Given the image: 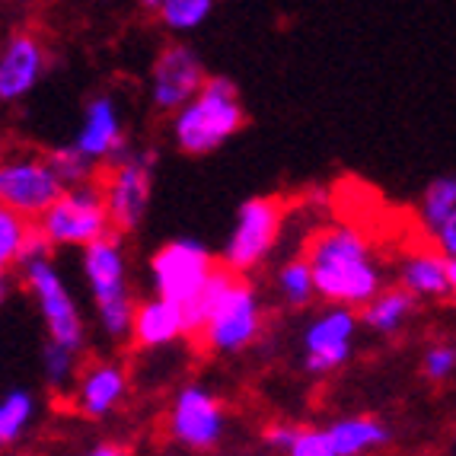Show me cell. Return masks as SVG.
Masks as SVG:
<instances>
[{"label": "cell", "mask_w": 456, "mask_h": 456, "mask_svg": "<svg viewBox=\"0 0 456 456\" xmlns=\"http://www.w3.org/2000/svg\"><path fill=\"white\" fill-rule=\"evenodd\" d=\"M306 259L316 278V294L326 304L364 310L383 290V268L373 259L367 236L351 224H332L313 236Z\"/></svg>", "instance_id": "cell-1"}, {"label": "cell", "mask_w": 456, "mask_h": 456, "mask_svg": "<svg viewBox=\"0 0 456 456\" xmlns=\"http://www.w3.org/2000/svg\"><path fill=\"white\" fill-rule=\"evenodd\" d=\"M189 316L191 329L205 335L208 348L217 354H236L249 348L262 332L259 294L227 265L211 274L208 288L189 306Z\"/></svg>", "instance_id": "cell-2"}, {"label": "cell", "mask_w": 456, "mask_h": 456, "mask_svg": "<svg viewBox=\"0 0 456 456\" xmlns=\"http://www.w3.org/2000/svg\"><path fill=\"white\" fill-rule=\"evenodd\" d=\"M240 93L227 77H208L201 93L173 115V141L189 157L221 151L243 128Z\"/></svg>", "instance_id": "cell-3"}, {"label": "cell", "mask_w": 456, "mask_h": 456, "mask_svg": "<svg viewBox=\"0 0 456 456\" xmlns=\"http://www.w3.org/2000/svg\"><path fill=\"white\" fill-rule=\"evenodd\" d=\"M84 281L90 288L96 306L99 329L106 338L122 342L134 326V297H131L128 256H125L118 236H102L84 249Z\"/></svg>", "instance_id": "cell-4"}, {"label": "cell", "mask_w": 456, "mask_h": 456, "mask_svg": "<svg viewBox=\"0 0 456 456\" xmlns=\"http://www.w3.org/2000/svg\"><path fill=\"white\" fill-rule=\"evenodd\" d=\"M54 249H86L90 243L112 233V214L106 205V189L96 183L64 189V195L38 217Z\"/></svg>", "instance_id": "cell-5"}, {"label": "cell", "mask_w": 456, "mask_h": 456, "mask_svg": "<svg viewBox=\"0 0 456 456\" xmlns=\"http://www.w3.org/2000/svg\"><path fill=\"white\" fill-rule=\"evenodd\" d=\"M23 272L26 290L36 300V310L45 322V332L52 342H61L68 348H84L86 342V326L84 316H80V306H77L74 294L64 284V274L58 272V265L52 262V256L45 259H29L20 265Z\"/></svg>", "instance_id": "cell-6"}, {"label": "cell", "mask_w": 456, "mask_h": 456, "mask_svg": "<svg viewBox=\"0 0 456 456\" xmlns=\"http://www.w3.org/2000/svg\"><path fill=\"white\" fill-rule=\"evenodd\" d=\"M217 272L214 256L198 240H169L167 246L153 252L151 259V284L153 294L191 306L198 294L208 288L211 274Z\"/></svg>", "instance_id": "cell-7"}, {"label": "cell", "mask_w": 456, "mask_h": 456, "mask_svg": "<svg viewBox=\"0 0 456 456\" xmlns=\"http://www.w3.org/2000/svg\"><path fill=\"white\" fill-rule=\"evenodd\" d=\"M281 233V201L278 198H249L236 211L233 230L224 243V265L230 272H252L272 256Z\"/></svg>", "instance_id": "cell-8"}, {"label": "cell", "mask_w": 456, "mask_h": 456, "mask_svg": "<svg viewBox=\"0 0 456 456\" xmlns=\"http://www.w3.org/2000/svg\"><path fill=\"white\" fill-rule=\"evenodd\" d=\"M64 195V183L52 169L48 157L20 153L0 167V201L23 217H42Z\"/></svg>", "instance_id": "cell-9"}, {"label": "cell", "mask_w": 456, "mask_h": 456, "mask_svg": "<svg viewBox=\"0 0 456 456\" xmlns=\"http://www.w3.org/2000/svg\"><path fill=\"white\" fill-rule=\"evenodd\" d=\"M102 189H106V205L112 214L115 233H134L144 224L153 198V153L131 151L122 163L109 169Z\"/></svg>", "instance_id": "cell-10"}, {"label": "cell", "mask_w": 456, "mask_h": 456, "mask_svg": "<svg viewBox=\"0 0 456 456\" xmlns=\"http://www.w3.org/2000/svg\"><path fill=\"white\" fill-rule=\"evenodd\" d=\"M358 310L342 304H329L316 313L304 329V364L310 373H332L351 358L358 335Z\"/></svg>", "instance_id": "cell-11"}, {"label": "cell", "mask_w": 456, "mask_h": 456, "mask_svg": "<svg viewBox=\"0 0 456 456\" xmlns=\"http://www.w3.org/2000/svg\"><path fill=\"white\" fill-rule=\"evenodd\" d=\"M224 409L217 395L205 387H183L169 411V434L189 450H211L224 437Z\"/></svg>", "instance_id": "cell-12"}, {"label": "cell", "mask_w": 456, "mask_h": 456, "mask_svg": "<svg viewBox=\"0 0 456 456\" xmlns=\"http://www.w3.org/2000/svg\"><path fill=\"white\" fill-rule=\"evenodd\" d=\"M208 74L205 64L189 45H169L160 52L151 70V99L163 112H179L201 93Z\"/></svg>", "instance_id": "cell-13"}, {"label": "cell", "mask_w": 456, "mask_h": 456, "mask_svg": "<svg viewBox=\"0 0 456 456\" xmlns=\"http://www.w3.org/2000/svg\"><path fill=\"white\" fill-rule=\"evenodd\" d=\"M74 144L90 157L93 163H122L128 157V141H125L122 118L115 109L112 96H93L84 109V122L77 128Z\"/></svg>", "instance_id": "cell-14"}, {"label": "cell", "mask_w": 456, "mask_h": 456, "mask_svg": "<svg viewBox=\"0 0 456 456\" xmlns=\"http://www.w3.org/2000/svg\"><path fill=\"white\" fill-rule=\"evenodd\" d=\"M185 332H191L189 306L167 300V297H160V294H153L137 304L131 338H134L141 348H167L175 338H183Z\"/></svg>", "instance_id": "cell-15"}, {"label": "cell", "mask_w": 456, "mask_h": 456, "mask_svg": "<svg viewBox=\"0 0 456 456\" xmlns=\"http://www.w3.org/2000/svg\"><path fill=\"white\" fill-rule=\"evenodd\" d=\"M45 70V48L32 36H13L0 54V99L13 102L36 90Z\"/></svg>", "instance_id": "cell-16"}, {"label": "cell", "mask_w": 456, "mask_h": 456, "mask_svg": "<svg viewBox=\"0 0 456 456\" xmlns=\"http://www.w3.org/2000/svg\"><path fill=\"white\" fill-rule=\"evenodd\" d=\"M399 288L409 290L415 300H437L453 290L450 281V259L441 249L409 252L399 262Z\"/></svg>", "instance_id": "cell-17"}, {"label": "cell", "mask_w": 456, "mask_h": 456, "mask_svg": "<svg viewBox=\"0 0 456 456\" xmlns=\"http://www.w3.org/2000/svg\"><path fill=\"white\" fill-rule=\"evenodd\" d=\"M128 380H125L122 367L115 364H96L80 377L74 393L77 409L84 411L86 419H106L115 405L122 403Z\"/></svg>", "instance_id": "cell-18"}, {"label": "cell", "mask_w": 456, "mask_h": 456, "mask_svg": "<svg viewBox=\"0 0 456 456\" xmlns=\"http://www.w3.org/2000/svg\"><path fill=\"white\" fill-rule=\"evenodd\" d=\"M329 434H332L338 456H367L389 441V428L377 419H367V415H351V419L332 421Z\"/></svg>", "instance_id": "cell-19"}, {"label": "cell", "mask_w": 456, "mask_h": 456, "mask_svg": "<svg viewBox=\"0 0 456 456\" xmlns=\"http://www.w3.org/2000/svg\"><path fill=\"white\" fill-rule=\"evenodd\" d=\"M411 310H415V297L405 288H383L380 294L373 297L370 304L361 310V322L370 332L393 335L409 322Z\"/></svg>", "instance_id": "cell-20"}, {"label": "cell", "mask_w": 456, "mask_h": 456, "mask_svg": "<svg viewBox=\"0 0 456 456\" xmlns=\"http://www.w3.org/2000/svg\"><path fill=\"white\" fill-rule=\"evenodd\" d=\"M456 214V175H437L428 183L419 201V221L425 233H437Z\"/></svg>", "instance_id": "cell-21"}, {"label": "cell", "mask_w": 456, "mask_h": 456, "mask_svg": "<svg viewBox=\"0 0 456 456\" xmlns=\"http://www.w3.org/2000/svg\"><path fill=\"white\" fill-rule=\"evenodd\" d=\"M36 395L29 389H10L4 399H0V444L10 447L29 431L32 419H36Z\"/></svg>", "instance_id": "cell-22"}, {"label": "cell", "mask_w": 456, "mask_h": 456, "mask_svg": "<svg viewBox=\"0 0 456 456\" xmlns=\"http://www.w3.org/2000/svg\"><path fill=\"white\" fill-rule=\"evenodd\" d=\"M274 288L281 294V300L288 306H306L316 294V278H313L310 259H288L278 268V278H274Z\"/></svg>", "instance_id": "cell-23"}, {"label": "cell", "mask_w": 456, "mask_h": 456, "mask_svg": "<svg viewBox=\"0 0 456 456\" xmlns=\"http://www.w3.org/2000/svg\"><path fill=\"white\" fill-rule=\"evenodd\" d=\"M214 10V0H160L157 16H160L163 29L169 32H195L198 26L208 23Z\"/></svg>", "instance_id": "cell-24"}, {"label": "cell", "mask_w": 456, "mask_h": 456, "mask_svg": "<svg viewBox=\"0 0 456 456\" xmlns=\"http://www.w3.org/2000/svg\"><path fill=\"white\" fill-rule=\"evenodd\" d=\"M48 163H52V169L58 173V179L64 183V189L93 183V167H96V163H93L77 144L54 147V151L48 153Z\"/></svg>", "instance_id": "cell-25"}, {"label": "cell", "mask_w": 456, "mask_h": 456, "mask_svg": "<svg viewBox=\"0 0 456 456\" xmlns=\"http://www.w3.org/2000/svg\"><path fill=\"white\" fill-rule=\"evenodd\" d=\"M77 373V348H68L61 342L48 338L42 348V377L52 389H68Z\"/></svg>", "instance_id": "cell-26"}, {"label": "cell", "mask_w": 456, "mask_h": 456, "mask_svg": "<svg viewBox=\"0 0 456 456\" xmlns=\"http://www.w3.org/2000/svg\"><path fill=\"white\" fill-rule=\"evenodd\" d=\"M29 217L16 214L13 208H4L0 211V265L10 268L13 262H20L26 246V236H29Z\"/></svg>", "instance_id": "cell-27"}, {"label": "cell", "mask_w": 456, "mask_h": 456, "mask_svg": "<svg viewBox=\"0 0 456 456\" xmlns=\"http://www.w3.org/2000/svg\"><path fill=\"white\" fill-rule=\"evenodd\" d=\"M284 456H338L329 428H300L294 447Z\"/></svg>", "instance_id": "cell-28"}, {"label": "cell", "mask_w": 456, "mask_h": 456, "mask_svg": "<svg viewBox=\"0 0 456 456\" xmlns=\"http://www.w3.org/2000/svg\"><path fill=\"white\" fill-rule=\"evenodd\" d=\"M425 373L431 380H447L456 370V348L453 345H434L425 351Z\"/></svg>", "instance_id": "cell-29"}, {"label": "cell", "mask_w": 456, "mask_h": 456, "mask_svg": "<svg viewBox=\"0 0 456 456\" xmlns=\"http://www.w3.org/2000/svg\"><path fill=\"white\" fill-rule=\"evenodd\" d=\"M297 434H300V428L290 425V421H274V425L265 431V444L272 450H278V453H288V450L294 447Z\"/></svg>", "instance_id": "cell-30"}, {"label": "cell", "mask_w": 456, "mask_h": 456, "mask_svg": "<svg viewBox=\"0 0 456 456\" xmlns=\"http://www.w3.org/2000/svg\"><path fill=\"white\" fill-rule=\"evenodd\" d=\"M434 243H437V249H441L447 259H456V214L434 233Z\"/></svg>", "instance_id": "cell-31"}, {"label": "cell", "mask_w": 456, "mask_h": 456, "mask_svg": "<svg viewBox=\"0 0 456 456\" xmlns=\"http://www.w3.org/2000/svg\"><path fill=\"white\" fill-rule=\"evenodd\" d=\"M80 456H125L122 447H115V444H96V447H90L86 453Z\"/></svg>", "instance_id": "cell-32"}, {"label": "cell", "mask_w": 456, "mask_h": 456, "mask_svg": "<svg viewBox=\"0 0 456 456\" xmlns=\"http://www.w3.org/2000/svg\"><path fill=\"white\" fill-rule=\"evenodd\" d=\"M450 281H453V294H456V259H450Z\"/></svg>", "instance_id": "cell-33"}, {"label": "cell", "mask_w": 456, "mask_h": 456, "mask_svg": "<svg viewBox=\"0 0 456 456\" xmlns=\"http://www.w3.org/2000/svg\"><path fill=\"white\" fill-rule=\"evenodd\" d=\"M157 4H160V0H144V7H151V10H157Z\"/></svg>", "instance_id": "cell-34"}, {"label": "cell", "mask_w": 456, "mask_h": 456, "mask_svg": "<svg viewBox=\"0 0 456 456\" xmlns=\"http://www.w3.org/2000/svg\"><path fill=\"white\" fill-rule=\"evenodd\" d=\"M453 304H456V294H453Z\"/></svg>", "instance_id": "cell-35"}]
</instances>
